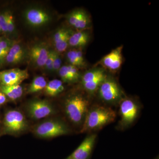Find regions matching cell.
<instances>
[{"label": "cell", "instance_id": "obj_24", "mask_svg": "<svg viewBox=\"0 0 159 159\" xmlns=\"http://www.w3.org/2000/svg\"><path fill=\"white\" fill-rule=\"evenodd\" d=\"M7 28L8 33L12 34L15 33V25L13 16L10 11H7Z\"/></svg>", "mask_w": 159, "mask_h": 159}, {"label": "cell", "instance_id": "obj_16", "mask_svg": "<svg viewBox=\"0 0 159 159\" xmlns=\"http://www.w3.org/2000/svg\"><path fill=\"white\" fill-rule=\"evenodd\" d=\"M73 32L66 28H61L54 33L53 37L55 51L58 53L65 51L69 45V39Z\"/></svg>", "mask_w": 159, "mask_h": 159}, {"label": "cell", "instance_id": "obj_28", "mask_svg": "<svg viewBox=\"0 0 159 159\" xmlns=\"http://www.w3.org/2000/svg\"><path fill=\"white\" fill-rule=\"evenodd\" d=\"M61 59L59 55V53L56 52L55 58L53 63V71L57 72L61 67Z\"/></svg>", "mask_w": 159, "mask_h": 159}, {"label": "cell", "instance_id": "obj_23", "mask_svg": "<svg viewBox=\"0 0 159 159\" xmlns=\"http://www.w3.org/2000/svg\"><path fill=\"white\" fill-rule=\"evenodd\" d=\"M60 77L63 82L66 83H74L73 77L71 76L68 69L67 66H61L58 70Z\"/></svg>", "mask_w": 159, "mask_h": 159}, {"label": "cell", "instance_id": "obj_10", "mask_svg": "<svg viewBox=\"0 0 159 159\" xmlns=\"http://www.w3.org/2000/svg\"><path fill=\"white\" fill-rule=\"evenodd\" d=\"M26 21L29 25L33 27H39L49 22L51 16L45 10L39 8H31L25 13Z\"/></svg>", "mask_w": 159, "mask_h": 159}, {"label": "cell", "instance_id": "obj_2", "mask_svg": "<svg viewBox=\"0 0 159 159\" xmlns=\"http://www.w3.org/2000/svg\"><path fill=\"white\" fill-rule=\"evenodd\" d=\"M89 108L88 99L80 94L71 95L65 102L66 115L69 120L75 125H83Z\"/></svg>", "mask_w": 159, "mask_h": 159}, {"label": "cell", "instance_id": "obj_18", "mask_svg": "<svg viewBox=\"0 0 159 159\" xmlns=\"http://www.w3.org/2000/svg\"><path fill=\"white\" fill-rule=\"evenodd\" d=\"M1 90L6 97L12 100H16L20 98L24 92L22 87L20 85H2Z\"/></svg>", "mask_w": 159, "mask_h": 159}, {"label": "cell", "instance_id": "obj_8", "mask_svg": "<svg viewBox=\"0 0 159 159\" xmlns=\"http://www.w3.org/2000/svg\"><path fill=\"white\" fill-rule=\"evenodd\" d=\"M27 110L29 116L36 120L49 116L54 112L52 106L43 100H33L29 102Z\"/></svg>", "mask_w": 159, "mask_h": 159}, {"label": "cell", "instance_id": "obj_13", "mask_svg": "<svg viewBox=\"0 0 159 159\" xmlns=\"http://www.w3.org/2000/svg\"><path fill=\"white\" fill-rule=\"evenodd\" d=\"M67 20L69 24L78 31L87 30L90 27V18L82 9L72 11L68 16Z\"/></svg>", "mask_w": 159, "mask_h": 159}, {"label": "cell", "instance_id": "obj_29", "mask_svg": "<svg viewBox=\"0 0 159 159\" xmlns=\"http://www.w3.org/2000/svg\"><path fill=\"white\" fill-rule=\"evenodd\" d=\"M6 96L2 92H0V105L4 104L6 101Z\"/></svg>", "mask_w": 159, "mask_h": 159}, {"label": "cell", "instance_id": "obj_26", "mask_svg": "<svg viewBox=\"0 0 159 159\" xmlns=\"http://www.w3.org/2000/svg\"><path fill=\"white\" fill-rule=\"evenodd\" d=\"M0 28L4 33H8L7 28V11L0 14Z\"/></svg>", "mask_w": 159, "mask_h": 159}, {"label": "cell", "instance_id": "obj_3", "mask_svg": "<svg viewBox=\"0 0 159 159\" xmlns=\"http://www.w3.org/2000/svg\"><path fill=\"white\" fill-rule=\"evenodd\" d=\"M97 92L99 98L109 104H116L122 98V91L117 83L110 77H106L99 86Z\"/></svg>", "mask_w": 159, "mask_h": 159}, {"label": "cell", "instance_id": "obj_5", "mask_svg": "<svg viewBox=\"0 0 159 159\" xmlns=\"http://www.w3.org/2000/svg\"><path fill=\"white\" fill-rule=\"evenodd\" d=\"M34 133L40 138H54L68 133L69 129L62 122L56 120L43 122L34 129Z\"/></svg>", "mask_w": 159, "mask_h": 159}, {"label": "cell", "instance_id": "obj_22", "mask_svg": "<svg viewBox=\"0 0 159 159\" xmlns=\"http://www.w3.org/2000/svg\"><path fill=\"white\" fill-rule=\"evenodd\" d=\"M66 57L70 62V65L74 66L78 69L84 67L78 59L76 49H73L69 51L67 53Z\"/></svg>", "mask_w": 159, "mask_h": 159}, {"label": "cell", "instance_id": "obj_21", "mask_svg": "<svg viewBox=\"0 0 159 159\" xmlns=\"http://www.w3.org/2000/svg\"><path fill=\"white\" fill-rule=\"evenodd\" d=\"M47 82L44 77L42 76H37L34 77L28 90L29 93H34L44 89Z\"/></svg>", "mask_w": 159, "mask_h": 159}, {"label": "cell", "instance_id": "obj_1", "mask_svg": "<svg viewBox=\"0 0 159 159\" xmlns=\"http://www.w3.org/2000/svg\"><path fill=\"white\" fill-rule=\"evenodd\" d=\"M116 115L110 107L96 105L89 109L84 121L81 132L97 130L114 122Z\"/></svg>", "mask_w": 159, "mask_h": 159}, {"label": "cell", "instance_id": "obj_15", "mask_svg": "<svg viewBox=\"0 0 159 159\" xmlns=\"http://www.w3.org/2000/svg\"><path fill=\"white\" fill-rule=\"evenodd\" d=\"M29 52L22 44L15 42L6 57V62L10 65H16L23 62Z\"/></svg>", "mask_w": 159, "mask_h": 159}, {"label": "cell", "instance_id": "obj_9", "mask_svg": "<svg viewBox=\"0 0 159 159\" xmlns=\"http://www.w3.org/2000/svg\"><path fill=\"white\" fill-rule=\"evenodd\" d=\"M29 77L27 70L19 68L0 71V83L2 85H20Z\"/></svg>", "mask_w": 159, "mask_h": 159}, {"label": "cell", "instance_id": "obj_19", "mask_svg": "<svg viewBox=\"0 0 159 159\" xmlns=\"http://www.w3.org/2000/svg\"><path fill=\"white\" fill-rule=\"evenodd\" d=\"M64 90V86L62 81L57 79L49 81L44 89L46 94L50 97H55L62 93Z\"/></svg>", "mask_w": 159, "mask_h": 159}, {"label": "cell", "instance_id": "obj_25", "mask_svg": "<svg viewBox=\"0 0 159 159\" xmlns=\"http://www.w3.org/2000/svg\"><path fill=\"white\" fill-rule=\"evenodd\" d=\"M56 52V51L52 50H50L49 51L48 56L44 67L48 71H53V63Z\"/></svg>", "mask_w": 159, "mask_h": 159}, {"label": "cell", "instance_id": "obj_17", "mask_svg": "<svg viewBox=\"0 0 159 159\" xmlns=\"http://www.w3.org/2000/svg\"><path fill=\"white\" fill-rule=\"evenodd\" d=\"M90 39V33L87 30L73 32L70 38L69 45L73 48H84L88 44Z\"/></svg>", "mask_w": 159, "mask_h": 159}, {"label": "cell", "instance_id": "obj_12", "mask_svg": "<svg viewBox=\"0 0 159 159\" xmlns=\"http://www.w3.org/2000/svg\"><path fill=\"white\" fill-rule=\"evenodd\" d=\"M97 138L96 134L88 136L78 148L66 159H89Z\"/></svg>", "mask_w": 159, "mask_h": 159}, {"label": "cell", "instance_id": "obj_31", "mask_svg": "<svg viewBox=\"0 0 159 159\" xmlns=\"http://www.w3.org/2000/svg\"><path fill=\"white\" fill-rule=\"evenodd\" d=\"M155 159H159L158 157V158H156Z\"/></svg>", "mask_w": 159, "mask_h": 159}, {"label": "cell", "instance_id": "obj_11", "mask_svg": "<svg viewBox=\"0 0 159 159\" xmlns=\"http://www.w3.org/2000/svg\"><path fill=\"white\" fill-rule=\"evenodd\" d=\"M50 50L44 43H37L31 47L29 55L31 62L37 67H45Z\"/></svg>", "mask_w": 159, "mask_h": 159}, {"label": "cell", "instance_id": "obj_6", "mask_svg": "<svg viewBox=\"0 0 159 159\" xmlns=\"http://www.w3.org/2000/svg\"><path fill=\"white\" fill-rule=\"evenodd\" d=\"M107 77L105 72L101 68L93 69L87 71L81 78L83 89L90 95L97 93L99 86Z\"/></svg>", "mask_w": 159, "mask_h": 159}, {"label": "cell", "instance_id": "obj_4", "mask_svg": "<svg viewBox=\"0 0 159 159\" xmlns=\"http://www.w3.org/2000/svg\"><path fill=\"white\" fill-rule=\"evenodd\" d=\"M119 103L120 119L119 124L125 128L132 125L137 119L139 107L135 101L129 98H122Z\"/></svg>", "mask_w": 159, "mask_h": 159}, {"label": "cell", "instance_id": "obj_20", "mask_svg": "<svg viewBox=\"0 0 159 159\" xmlns=\"http://www.w3.org/2000/svg\"><path fill=\"white\" fill-rule=\"evenodd\" d=\"M14 43L8 38L0 37V67L6 62V56Z\"/></svg>", "mask_w": 159, "mask_h": 159}, {"label": "cell", "instance_id": "obj_7", "mask_svg": "<svg viewBox=\"0 0 159 159\" xmlns=\"http://www.w3.org/2000/svg\"><path fill=\"white\" fill-rule=\"evenodd\" d=\"M4 124L6 131L11 134L20 133L28 126L25 116L20 111L16 110L9 111L6 113Z\"/></svg>", "mask_w": 159, "mask_h": 159}, {"label": "cell", "instance_id": "obj_14", "mask_svg": "<svg viewBox=\"0 0 159 159\" xmlns=\"http://www.w3.org/2000/svg\"><path fill=\"white\" fill-rule=\"evenodd\" d=\"M122 46L118 47L102 58L101 63L109 70L115 72L118 70L122 62Z\"/></svg>", "mask_w": 159, "mask_h": 159}, {"label": "cell", "instance_id": "obj_30", "mask_svg": "<svg viewBox=\"0 0 159 159\" xmlns=\"http://www.w3.org/2000/svg\"><path fill=\"white\" fill-rule=\"evenodd\" d=\"M1 31H1V28H0V32H1Z\"/></svg>", "mask_w": 159, "mask_h": 159}, {"label": "cell", "instance_id": "obj_27", "mask_svg": "<svg viewBox=\"0 0 159 159\" xmlns=\"http://www.w3.org/2000/svg\"><path fill=\"white\" fill-rule=\"evenodd\" d=\"M67 66L68 69L70 74H71V76L74 79V82H77L80 77V74L78 68L74 66L71 65H69Z\"/></svg>", "mask_w": 159, "mask_h": 159}]
</instances>
